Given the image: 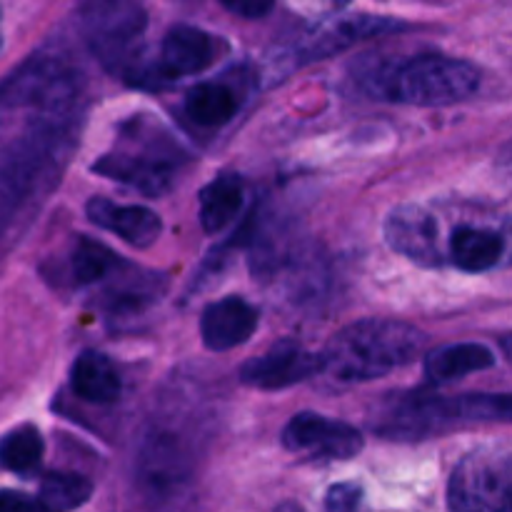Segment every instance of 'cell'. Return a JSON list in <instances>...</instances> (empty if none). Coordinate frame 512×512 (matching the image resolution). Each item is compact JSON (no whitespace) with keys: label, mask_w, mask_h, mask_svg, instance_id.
Segmentation results:
<instances>
[{"label":"cell","mask_w":512,"mask_h":512,"mask_svg":"<svg viewBox=\"0 0 512 512\" xmlns=\"http://www.w3.org/2000/svg\"><path fill=\"white\" fill-rule=\"evenodd\" d=\"M0 512H48L38 498L18 493V490H0Z\"/></svg>","instance_id":"23"},{"label":"cell","mask_w":512,"mask_h":512,"mask_svg":"<svg viewBox=\"0 0 512 512\" xmlns=\"http://www.w3.org/2000/svg\"><path fill=\"white\" fill-rule=\"evenodd\" d=\"M450 512H512V460L503 445H483L458 460L448 483Z\"/></svg>","instance_id":"4"},{"label":"cell","mask_w":512,"mask_h":512,"mask_svg":"<svg viewBox=\"0 0 512 512\" xmlns=\"http://www.w3.org/2000/svg\"><path fill=\"white\" fill-rule=\"evenodd\" d=\"M285 450L310 460H350L363 453L358 428L318 413H298L283 430Z\"/></svg>","instance_id":"6"},{"label":"cell","mask_w":512,"mask_h":512,"mask_svg":"<svg viewBox=\"0 0 512 512\" xmlns=\"http://www.w3.org/2000/svg\"><path fill=\"white\" fill-rule=\"evenodd\" d=\"M123 265V258L98 240L78 238L75 248L70 250V278L78 285L100 283L118 273Z\"/></svg>","instance_id":"20"},{"label":"cell","mask_w":512,"mask_h":512,"mask_svg":"<svg viewBox=\"0 0 512 512\" xmlns=\"http://www.w3.org/2000/svg\"><path fill=\"white\" fill-rule=\"evenodd\" d=\"M185 115L200 128H220L238 113V98L225 83H200L185 95Z\"/></svg>","instance_id":"18"},{"label":"cell","mask_w":512,"mask_h":512,"mask_svg":"<svg viewBox=\"0 0 512 512\" xmlns=\"http://www.w3.org/2000/svg\"><path fill=\"white\" fill-rule=\"evenodd\" d=\"M275 512H303V510H300L298 508V505H283V508H278V510H275Z\"/></svg>","instance_id":"25"},{"label":"cell","mask_w":512,"mask_h":512,"mask_svg":"<svg viewBox=\"0 0 512 512\" xmlns=\"http://www.w3.org/2000/svg\"><path fill=\"white\" fill-rule=\"evenodd\" d=\"M495 353L485 343H455L435 348L425 358V378L430 383H455L465 375L495 368Z\"/></svg>","instance_id":"15"},{"label":"cell","mask_w":512,"mask_h":512,"mask_svg":"<svg viewBox=\"0 0 512 512\" xmlns=\"http://www.w3.org/2000/svg\"><path fill=\"white\" fill-rule=\"evenodd\" d=\"M450 260L463 273H485L500 263L505 240L498 230L478 225H458L450 235Z\"/></svg>","instance_id":"16"},{"label":"cell","mask_w":512,"mask_h":512,"mask_svg":"<svg viewBox=\"0 0 512 512\" xmlns=\"http://www.w3.org/2000/svg\"><path fill=\"white\" fill-rule=\"evenodd\" d=\"M70 388L85 403L110 405L123 393V380L108 355L100 350H83L70 368Z\"/></svg>","instance_id":"13"},{"label":"cell","mask_w":512,"mask_h":512,"mask_svg":"<svg viewBox=\"0 0 512 512\" xmlns=\"http://www.w3.org/2000/svg\"><path fill=\"white\" fill-rule=\"evenodd\" d=\"M223 43L215 35L195 28V25L178 23L165 33L160 45L158 65L170 83L185 78V75H198L208 70L218 60Z\"/></svg>","instance_id":"9"},{"label":"cell","mask_w":512,"mask_h":512,"mask_svg":"<svg viewBox=\"0 0 512 512\" xmlns=\"http://www.w3.org/2000/svg\"><path fill=\"white\" fill-rule=\"evenodd\" d=\"M220 5L245 20H258L265 18L268 13H273V3H270V0H223Z\"/></svg>","instance_id":"24"},{"label":"cell","mask_w":512,"mask_h":512,"mask_svg":"<svg viewBox=\"0 0 512 512\" xmlns=\"http://www.w3.org/2000/svg\"><path fill=\"white\" fill-rule=\"evenodd\" d=\"M43 453L45 443L40 430L33 423H23L0 438V470L15 475H33L43 463Z\"/></svg>","instance_id":"19"},{"label":"cell","mask_w":512,"mask_h":512,"mask_svg":"<svg viewBox=\"0 0 512 512\" xmlns=\"http://www.w3.org/2000/svg\"><path fill=\"white\" fill-rule=\"evenodd\" d=\"M0 50H3V33H0Z\"/></svg>","instance_id":"26"},{"label":"cell","mask_w":512,"mask_h":512,"mask_svg":"<svg viewBox=\"0 0 512 512\" xmlns=\"http://www.w3.org/2000/svg\"><path fill=\"white\" fill-rule=\"evenodd\" d=\"M512 415L510 395L468 393V395H433L408 393L393 398L380 413L375 430L390 438L420 440L428 435L448 433L463 425L508 423Z\"/></svg>","instance_id":"3"},{"label":"cell","mask_w":512,"mask_h":512,"mask_svg":"<svg viewBox=\"0 0 512 512\" xmlns=\"http://www.w3.org/2000/svg\"><path fill=\"white\" fill-rule=\"evenodd\" d=\"M245 205V185L238 175L225 173L200 190V225L205 233L230 228Z\"/></svg>","instance_id":"17"},{"label":"cell","mask_w":512,"mask_h":512,"mask_svg":"<svg viewBox=\"0 0 512 512\" xmlns=\"http://www.w3.org/2000/svg\"><path fill=\"white\" fill-rule=\"evenodd\" d=\"M78 28L105 68L125 73L135 63V45L148 28V13L138 3H88L78 10Z\"/></svg>","instance_id":"5"},{"label":"cell","mask_w":512,"mask_h":512,"mask_svg":"<svg viewBox=\"0 0 512 512\" xmlns=\"http://www.w3.org/2000/svg\"><path fill=\"white\" fill-rule=\"evenodd\" d=\"M363 85L370 95L388 103L433 108L470 98L480 88V68L463 58L423 53L378 65L365 75Z\"/></svg>","instance_id":"2"},{"label":"cell","mask_w":512,"mask_h":512,"mask_svg":"<svg viewBox=\"0 0 512 512\" xmlns=\"http://www.w3.org/2000/svg\"><path fill=\"white\" fill-rule=\"evenodd\" d=\"M258 308L238 295L210 303L200 315V335H203L205 348L213 353H225V350L240 348L253 338L258 330Z\"/></svg>","instance_id":"10"},{"label":"cell","mask_w":512,"mask_h":512,"mask_svg":"<svg viewBox=\"0 0 512 512\" xmlns=\"http://www.w3.org/2000/svg\"><path fill=\"white\" fill-rule=\"evenodd\" d=\"M405 25L398 23L393 18H375V15H353V18H343L330 23L328 28H323L320 33H315L313 38L305 45V60H320L328 58V55L340 53V50L350 48L353 43H358L360 38H370V35H383V33H395V30H403Z\"/></svg>","instance_id":"14"},{"label":"cell","mask_w":512,"mask_h":512,"mask_svg":"<svg viewBox=\"0 0 512 512\" xmlns=\"http://www.w3.org/2000/svg\"><path fill=\"white\" fill-rule=\"evenodd\" d=\"M385 240L395 253L423 268H440L443 250L438 240V223L425 208L403 203L390 210L385 220Z\"/></svg>","instance_id":"8"},{"label":"cell","mask_w":512,"mask_h":512,"mask_svg":"<svg viewBox=\"0 0 512 512\" xmlns=\"http://www.w3.org/2000/svg\"><path fill=\"white\" fill-rule=\"evenodd\" d=\"M363 488L355 483H338L325 495V512H363Z\"/></svg>","instance_id":"22"},{"label":"cell","mask_w":512,"mask_h":512,"mask_svg":"<svg viewBox=\"0 0 512 512\" xmlns=\"http://www.w3.org/2000/svg\"><path fill=\"white\" fill-rule=\"evenodd\" d=\"M85 213L98 228L118 235L133 248H150L163 233V220L145 205H118L108 198H90Z\"/></svg>","instance_id":"11"},{"label":"cell","mask_w":512,"mask_h":512,"mask_svg":"<svg viewBox=\"0 0 512 512\" xmlns=\"http://www.w3.org/2000/svg\"><path fill=\"white\" fill-rule=\"evenodd\" d=\"M93 173L105 175L115 183L133 188L148 198L168 193L173 185V165L165 158H150V155L130 153H108L100 155L93 165Z\"/></svg>","instance_id":"12"},{"label":"cell","mask_w":512,"mask_h":512,"mask_svg":"<svg viewBox=\"0 0 512 512\" xmlns=\"http://www.w3.org/2000/svg\"><path fill=\"white\" fill-rule=\"evenodd\" d=\"M320 375V353H310L298 340H280L240 368V383L255 390H285Z\"/></svg>","instance_id":"7"},{"label":"cell","mask_w":512,"mask_h":512,"mask_svg":"<svg viewBox=\"0 0 512 512\" xmlns=\"http://www.w3.org/2000/svg\"><path fill=\"white\" fill-rule=\"evenodd\" d=\"M93 495V483L85 475L53 470L40 480L38 500L48 512H70L85 505Z\"/></svg>","instance_id":"21"},{"label":"cell","mask_w":512,"mask_h":512,"mask_svg":"<svg viewBox=\"0 0 512 512\" xmlns=\"http://www.w3.org/2000/svg\"><path fill=\"white\" fill-rule=\"evenodd\" d=\"M428 335L400 320H358L333 335L320 353V375L353 385L383 378L423 353Z\"/></svg>","instance_id":"1"}]
</instances>
